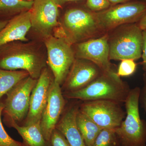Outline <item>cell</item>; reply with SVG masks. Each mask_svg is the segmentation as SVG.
I'll list each match as a JSON object with an SVG mask.
<instances>
[{
  "mask_svg": "<svg viewBox=\"0 0 146 146\" xmlns=\"http://www.w3.org/2000/svg\"><path fill=\"white\" fill-rule=\"evenodd\" d=\"M131 89L115 70L103 72L82 89L66 92L65 96L84 102L108 100L121 103L125 102Z\"/></svg>",
  "mask_w": 146,
  "mask_h": 146,
  "instance_id": "6da1fadb",
  "label": "cell"
},
{
  "mask_svg": "<svg viewBox=\"0 0 146 146\" xmlns=\"http://www.w3.org/2000/svg\"><path fill=\"white\" fill-rule=\"evenodd\" d=\"M11 42L0 48V68L10 71L23 70L38 79L46 61L42 53L34 46Z\"/></svg>",
  "mask_w": 146,
  "mask_h": 146,
  "instance_id": "7a4b0ae2",
  "label": "cell"
},
{
  "mask_svg": "<svg viewBox=\"0 0 146 146\" xmlns=\"http://www.w3.org/2000/svg\"><path fill=\"white\" fill-rule=\"evenodd\" d=\"M141 89H131L125 102L126 116L115 131L120 146H146V123L140 117Z\"/></svg>",
  "mask_w": 146,
  "mask_h": 146,
  "instance_id": "3957f363",
  "label": "cell"
},
{
  "mask_svg": "<svg viewBox=\"0 0 146 146\" xmlns=\"http://www.w3.org/2000/svg\"><path fill=\"white\" fill-rule=\"evenodd\" d=\"M108 39L110 60H138L142 57L143 30L137 23L118 27Z\"/></svg>",
  "mask_w": 146,
  "mask_h": 146,
  "instance_id": "277c9868",
  "label": "cell"
},
{
  "mask_svg": "<svg viewBox=\"0 0 146 146\" xmlns=\"http://www.w3.org/2000/svg\"><path fill=\"white\" fill-rule=\"evenodd\" d=\"M100 29L95 13L82 8H72L67 10L63 17L62 36H60L72 44L91 37Z\"/></svg>",
  "mask_w": 146,
  "mask_h": 146,
  "instance_id": "5b68a950",
  "label": "cell"
},
{
  "mask_svg": "<svg viewBox=\"0 0 146 146\" xmlns=\"http://www.w3.org/2000/svg\"><path fill=\"white\" fill-rule=\"evenodd\" d=\"M47 60L54 81L61 85L65 81L75 59L72 44L65 38L52 35L45 38Z\"/></svg>",
  "mask_w": 146,
  "mask_h": 146,
  "instance_id": "8992f818",
  "label": "cell"
},
{
  "mask_svg": "<svg viewBox=\"0 0 146 146\" xmlns=\"http://www.w3.org/2000/svg\"><path fill=\"white\" fill-rule=\"evenodd\" d=\"M146 13V3L133 1L116 5L95 13L101 29H112L126 24L137 23Z\"/></svg>",
  "mask_w": 146,
  "mask_h": 146,
  "instance_id": "52a82bcc",
  "label": "cell"
},
{
  "mask_svg": "<svg viewBox=\"0 0 146 146\" xmlns=\"http://www.w3.org/2000/svg\"><path fill=\"white\" fill-rule=\"evenodd\" d=\"M120 103L108 100L84 102L79 110L102 129H114L120 125L126 116Z\"/></svg>",
  "mask_w": 146,
  "mask_h": 146,
  "instance_id": "ba28073f",
  "label": "cell"
},
{
  "mask_svg": "<svg viewBox=\"0 0 146 146\" xmlns=\"http://www.w3.org/2000/svg\"><path fill=\"white\" fill-rule=\"evenodd\" d=\"M37 80L29 76L19 82L7 93L4 110L15 121L23 119L28 113L31 96Z\"/></svg>",
  "mask_w": 146,
  "mask_h": 146,
  "instance_id": "9c48e42d",
  "label": "cell"
},
{
  "mask_svg": "<svg viewBox=\"0 0 146 146\" xmlns=\"http://www.w3.org/2000/svg\"><path fill=\"white\" fill-rule=\"evenodd\" d=\"M65 106V100L60 85L53 79L50 86L48 101L40 121L42 133L46 141L50 143L52 135Z\"/></svg>",
  "mask_w": 146,
  "mask_h": 146,
  "instance_id": "30bf717a",
  "label": "cell"
},
{
  "mask_svg": "<svg viewBox=\"0 0 146 146\" xmlns=\"http://www.w3.org/2000/svg\"><path fill=\"white\" fill-rule=\"evenodd\" d=\"M58 7L52 0H34L31 9V28L45 38L57 26Z\"/></svg>",
  "mask_w": 146,
  "mask_h": 146,
  "instance_id": "8fae6325",
  "label": "cell"
},
{
  "mask_svg": "<svg viewBox=\"0 0 146 146\" xmlns=\"http://www.w3.org/2000/svg\"><path fill=\"white\" fill-rule=\"evenodd\" d=\"M108 40L106 35L78 43L76 47V57L93 62L103 72L114 71L110 62Z\"/></svg>",
  "mask_w": 146,
  "mask_h": 146,
  "instance_id": "7c38bea8",
  "label": "cell"
},
{
  "mask_svg": "<svg viewBox=\"0 0 146 146\" xmlns=\"http://www.w3.org/2000/svg\"><path fill=\"white\" fill-rule=\"evenodd\" d=\"M103 72L93 62L76 58L64 81L63 89L69 92L82 89L94 81Z\"/></svg>",
  "mask_w": 146,
  "mask_h": 146,
  "instance_id": "4fadbf2b",
  "label": "cell"
},
{
  "mask_svg": "<svg viewBox=\"0 0 146 146\" xmlns=\"http://www.w3.org/2000/svg\"><path fill=\"white\" fill-rule=\"evenodd\" d=\"M54 79L48 68L43 69L32 92L25 125L40 121L48 101L50 86Z\"/></svg>",
  "mask_w": 146,
  "mask_h": 146,
  "instance_id": "5bb4252c",
  "label": "cell"
},
{
  "mask_svg": "<svg viewBox=\"0 0 146 146\" xmlns=\"http://www.w3.org/2000/svg\"><path fill=\"white\" fill-rule=\"evenodd\" d=\"M31 28L30 10L14 16L0 31V48L11 42H26L27 34Z\"/></svg>",
  "mask_w": 146,
  "mask_h": 146,
  "instance_id": "9a60e30c",
  "label": "cell"
},
{
  "mask_svg": "<svg viewBox=\"0 0 146 146\" xmlns=\"http://www.w3.org/2000/svg\"><path fill=\"white\" fill-rule=\"evenodd\" d=\"M79 108L72 107L65 112L56 129L64 135L70 146H86L76 122Z\"/></svg>",
  "mask_w": 146,
  "mask_h": 146,
  "instance_id": "2e32d148",
  "label": "cell"
},
{
  "mask_svg": "<svg viewBox=\"0 0 146 146\" xmlns=\"http://www.w3.org/2000/svg\"><path fill=\"white\" fill-rule=\"evenodd\" d=\"M11 126L18 131L23 140L25 146H51L43 135L40 121L21 126L9 118Z\"/></svg>",
  "mask_w": 146,
  "mask_h": 146,
  "instance_id": "e0dca14e",
  "label": "cell"
},
{
  "mask_svg": "<svg viewBox=\"0 0 146 146\" xmlns=\"http://www.w3.org/2000/svg\"><path fill=\"white\" fill-rule=\"evenodd\" d=\"M76 124L86 146H91L102 129L78 109L76 116Z\"/></svg>",
  "mask_w": 146,
  "mask_h": 146,
  "instance_id": "ac0fdd59",
  "label": "cell"
},
{
  "mask_svg": "<svg viewBox=\"0 0 146 146\" xmlns=\"http://www.w3.org/2000/svg\"><path fill=\"white\" fill-rule=\"evenodd\" d=\"M33 1L0 0V18L8 20L19 13L30 10Z\"/></svg>",
  "mask_w": 146,
  "mask_h": 146,
  "instance_id": "d6986e66",
  "label": "cell"
},
{
  "mask_svg": "<svg viewBox=\"0 0 146 146\" xmlns=\"http://www.w3.org/2000/svg\"><path fill=\"white\" fill-rule=\"evenodd\" d=\"M29 76L26 71L7 70L0 68V99L19 82Z\"/></svg>",
  "mask_w": 146,
  "mask_h": 146,
  "instance_id": "ffe728a7",
  "label": "cell"
},
{
  "mask_svg": "<svg viewBox=\"0 0 146 146\" xmlns=\"http://www.w3.org/2000/svg\"><path fill=\"white\" fill-rule=\"evenodd\" d=\"M91 146H120L115 129H102Z\"/></svg>",
  "mask_w": 146,
  "mask_h": 146,
  "instance_id": "44dd1931",
  "label": "cell"
},
{
  "mask_svg": "<svg viewBox=\"0 0 146 146\" xmlns=\"http://www.w3.org/2000/svg\"><path fill=\"white\" fill-rule=\"evenodd\" d=\"M4 104L0 102V146H25L23 143L14 140L6 131L2 122L1 115Z\"/></svg>",
  "mask_w": 146,
  "mask_h": 146,
  "instance_id": "7402d4cb",
  "label": "cell"
},
{
  "mask_svg": "<svg viewBox=\"0 0 146 146\" xmlns=\"http://www.w3.org/2000/svg\"><path fill=\"white\" fill-rule=\"evenodd\" d=\"M137 68V64L132 59H125L121 60L118 68V75L119 76H127L133 74Z\"/></svg>",
  "mask_w": 146,
  "mask_h": 146,
  "instance_id": "603a6c76",
  "label": "cell"
},
{
  "mask_svg": "<svg viewBox=\"0 0 146 146\" xmlns=\"http://www.w3.org/2000/svg\"><path fill=\"white\" fill-rule=\"evenodd\" d=\"M86 4L90 10L98 12L109 8L111 4L108 0H86Z\"/></svg>",
  "mask_w": 146,
  "mask_h": 146,
  "instance_id": "cb8c5ba5",
  "label": "cell"
},
{
  "mask_svg": "<svg viewBox=\"0 0 146 146\" xmlns=\"http://www.w3.org/2000/svg\"><path fill=\"white\" fill-rule=\"evenodd\" d=\"M50 143L51 146H70L64 135L56 129L53 132Z\"/></svg>",
  "mask_w": 146,
  "mask_h": 146,
  "instance_id": "d4e9b609",
  "label": "cell"
},
{
  "mask_svg": "<svg viewBox=\"0 0 146 146\" xmlns=\"http://www.w3.org/2000/svg\"><path fill=\"white\" fill-rule=\"evenodd\" d=\"M143 35V47H142V57L143 59L142 65L143 69L146 72V29L143 30L142 31Z\"/></svg>",
  "mask_w": 146,
  "mask_h": 146,
  "instance_id": "484cf974",
  "label": "cell"
},
{
  "mask_svg": "<svg viewBox=\"0 0 146 146\" xmlns=\"http://www.w3.org/2000/svg\"><path fill=\"white\" fill-rule=\"evenodd\" d=\"M144 85L142 89L141 90L140 100L141 101L144 108L146 111V72L144 75Z\"/></svg>",
  "mask_w": 146,
  "mask_h": 146,
  "instance_id": "4316f807",
  "label": "cell"
},
{
  "mask_svg": "<svg viewBox=\"0 0 146 146\" xmlns=\"http://www.w3.org/2000/svg\"><path fill=\"white\" fill-rule=\"evenodd\" d=\"M84 0H52L58 6H62L67 3L72 2L80 1Z\"/></svg>",
  "mask_w": 146,
  "mask_h": 146,
  "instance_id": "83f0119b",
  "label": "cell"
},
{
  "mask_svg": "<svg viewBox=\"0 0 146 146\" xmlns=\"http://www.w3.org/2000/svg\"><path fill=\"white\" fill-rule=\"evenodd\" d=\"M137 24L142 30L146 29V13Z\"/></svg>",
  "mask_w": 146,
  "mask_h": 146,
  "instance_id": "f1b7e54d",
  "label": "cell"
},
{
  "mask_svg": "<svg viewBox=\"0 0 146 146\" xmlns=\"http://www.w3.org/2000/svg\"><path fill=\"white\" fill-rule=\"evenodd\" d=\"M110 4L114 5L119 4L130 1L131 0H108Z\"/></svg>",
  "mask_w": 146,
  "mask_h": 146,
  "instance_id": "f546056e",
  "label": "cell"
},
{
  "mask_svg": "<svg viewBox=\"0 0 146 146\" xmlns=\"http://www.w3.org/2000/svg\"><path fill=\"white\" fill-rule=\"evenodd\" d=\"M9 20H0V31L6 25Z\"/></svg>",
  "mask_w": 146,
  "mask_h": 146,
  "instance_id": "4dcf8cb0",
  "label": "cell"
},
{
  "mask_svg": "<svg viewBox=\"0 0 146 146\" xmlns=\"http://www.w3.org/2000/svg\"><path fill=\"white\" fill-rule=\"evenodd\" d=\"M25 1H33L34 0H25Z\"/></svg>",
  "mask_w": 146,
  "mask_h": 146,
  "instance_id": "1f68e13d",
  "label": "cell"
},
{
  "mask_svg": "<svg viewBox=\"0 0 146 146\" xmlns=\"http://www.w3.org/2000/svg\"><path fill=\"white\" fill-rule=\"evenodd\" d=\"M143 1L145 2L146 3V0H143Z\"/></svg>",
  "mask_w": 146,
  "mask_h": 146,
  "instance_id": "d6a6232c",
  "label": "cell"
}]
</instances>
